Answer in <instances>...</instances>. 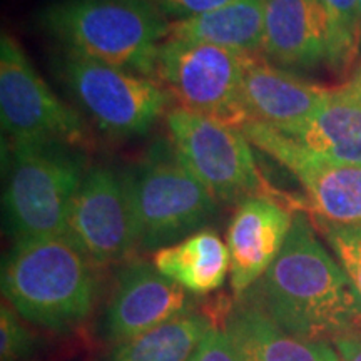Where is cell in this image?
<instances>
[{
    "label": "cell",
    "instance_id": "cell-1",
    "mask_svg": "<svg viewBox=\"0 0 361 361\" xmlns=\"http://www.w3.org/2000/svg\"><path fill=\"white\" fill-rule=\"evenodd\" d=\"M241 296L301 340L335 343L361 335V298L301 211L278 258Z\"/></svg>",
    "mask_w": 361,
    "mask_h": 361
},
{
    "label": "cell",
    "instance_id": "cell-2",
    "mask_svg": "<svg viewBox=\"0 0 361 361\" xmlns=\"http://www.w3.org/2000/svg\"><path fill=\"white\" fill-rule=\"evenodd\" d=\"M39 22L64 51L146 78L169 27L149 0H56Z\"/></svg>",
    "mask_w": 361,
    "mask_h": 361
},
{
    "label": "cell",
    "instance_id": "cell-3",
    "mask_svg": "<svg viewBox=\"0 0 361 361\" xmlns=\"http://www.w3.org/2000/svg\"><path fill=\"white\" fill-rule=\"evenodd\" d=\"M2 291L29 323L69 331L90 314L96 279L87 256L66 236L20 239L4 259Z\"/></svg>",
    "mask_w": 361,
    "mask_h": 361
},
{
    "label": "cell",
    "instance_id": "cell-4",
    "mask_svg": "<svg viewBox=\"0 0 361 361\" xmlns=\"http://www.w3.org/2000/svg\"><path fill=\"white\" fill-rule=\"evenodd\" d=\"M124 178L142 250L157 251L191 236L218 211L219 202L184 166L171 142L157 141Z\"/></svg>",
    "mask_w": 361,
    "mask_h": 361
},
{
    "label": "cell",
    "instance_id": "cell-5",
    "mask_svg": "<svg viewBox=\"0 0 361 361\" xmlns=\"http://www.w3.org/2000/svg\"><path fill=\"white\" fill-rule=\"evenodd\" d=\"M84 174L71 147L13 144L4 189L6 224L13 241L66 236L71 202Z\"/></svg>",
    "mask_w": 361,
    "mask_h": 361
},
{
    "label": "cell",
    "instance_id": "cell-6",
    "mask_svg": "<svg viewBox=\"0 0 361 361\" xmlns=\"http://www.w3.org/2000/svg\"><path fill=\"white\" fill-rule=\"evenodd\" d=\"M166 121L179 159L216 201L239 204L250 197L281 200L261 174L241 129L180 106L171 109Z\"/></svg>",
    "mask_w": 361,
    "mask_h": 361
},
{
    "label": "cell",
    "instance_id": "cell-7",
    "mask_svg": "<svg viewBox=\"0 0 361 361\" xmlns=\"http://www.w3.org/2000/svg\"><path fill=\"white\" fill-rule=\"evenodd\" d=\"M57 75L96 128L112 137L146 134L173 101L157 80L64 51Z\"/></svg>",
    "mask_w": 361,
    "mask_h": 361
},
{
    "label": "cell",
    "instance_id": "cell-8",
    "mask_svg": "<svg viewBox=\"0 0 361 361\" xmlns=\"http://www.w3.org/2000/svg\"><path fill=\"white\" fill-rule=\"evenodd\" d=\"M247 57L211 44L166 39L154 75L180 107L241 129L250 123L243 104Z\"/></svg>",
    "mask_w": 361,
    "mask_h": 361
},
{
    "label": "cell",
    "instance_id": "cell-9",
    "mask_svg": "<svg viewBox=\"0 0 361 361\" xmlns=\"http://www.w3.org/2000/svg\"><path fill=\"white\" fill-rule=\"evenodd\" d=\"M0 121L13 144L74 147L89 139L80 116L52 92L7 34L0 39Z\"/></svg>",
    "mask_w": 361,
    "mask_h": 361
},
{
    "label": "cell",
    "instance_id": "cell-10",
    "mask_svg": "<svg viewBox=\"0 0 361 361\" xmlns=\"http://www.w3.org/2000/svg\"><path fill=\"white\" fill-rule=\"evenodd\" d=\"M241 130L251 146L273 157L300 180L306 192V211L313 214V221L361 226V166L316 156L266 124L247 123Z\"/></svg>",
    "mask_w": 361,
    "mask_h": 361
},
{
    "label": "cell",
    "instance_id": "cell-11",
    "mask_svg": "<svg viewBox=\"0 0 361 361\" xmlns=\"http://www.w3.org/2000/svg\"><path fill=\"white\" fill-rule=\"evenodd\" d=\"M66 238L96 264L128 258L139 246L134 207L124 174L104 166L85 171L71 202Z\"/></svg>",
    "mask_w": 361,
    "mask_h": 361
},
{
    "label": "cell",
    "instance_id": "cell-12",
    "mask_svg": "<svg viewBox=\"0 0 361 361\" xmlns=\"http://www.w3.org/2000/svg\"><path fill=\"white\" fill-rule=\"evenodd\" d=\"M189 291L166 278L154 264L130 261L117 274V281L102 323V336L116 345L192 313Z\"/></svg>",
    "mask_w": 361,
    "mask_h": 361
},
{
    "label": "cell",
    "instance_id": "cell-13",
    "mask_svg": "<svg viewBox=\"0 0 361 361\" xmlns=\"http://www.w3.org/2000/svg\"><path fill=\"white\" fill-rule=\"evenodd\" d=\"M263 57L279 67L335 64V42L322 0H266Z\"/></svg>",
    "mask_w": 361,
    "mask_h": 361
},
{
    "label": "cell",
    "instance_id": "cell-14",
    "mask_svg": "<svg viewBox=\"0 0 361 361\" xmlns=\"http://www.w3.org/2000/svg\"><path fill=\"white\" fill-rule=\"evenodd\" d=\"M295 213L271 197L239 202L229 223L226 245L231 259V286L236 296L246 293L281 252Z\"/></svg>",
    "mask_w": 361,
    "mask_h": 361
},
{
    "label": "cell",
    "instance_id": "cell-15",
    "mask_svg": "<svg viewBox=\"0 0 361 361\" xmlns=\"http://www.w3.org/2000/svg\"><path fill=\"white\" fill-rule=\"evenodd\" d=\"M329 89L251 56L243 72V104L250 123L288 129L303 123L322 104Z\"/></svg>",
    "mask_w": 361,
    "mask_h": 361
},
{
    "label": "cell",
    "instance_id": "cell-16",
    "mask_svg": "<svg viewBox=\"0 0 361 361\" xmlns=\"http://www.w3.org/2000/svg\"><path fill=\"white\" fill-rule=\"evenodd\" d=\"M221 328L241 361H340L335 346L288 335L243 296L226 313Z\"/></svg>",
    "mask_w": 361,
    "mask_h": 361
},
{
    "label": "cell",
    "instance_id": "cell-17",
    "mask_svg": "<svg viewBox=\"0 0 361 361\" xmlns=\"http://www.w3.org/2000/svg\"><path fill=\"white\" fill-rule=\"evenodd\" d=\"M276 130L316 156L361 166V99L346 84L329 89L303 123Z\"/></svg>",
    "mask_w": 361,
    "mask_h": 361
},
{
    "label": "cell",
    "instance_id": "cell-18",
    "mask_svg": "<svg viewBox=\"0 0 361 361\" xmlns=\"http://www.w3.org/2000/svg\"><path fill=\"white\" fill-rule=\"evenodd\" d=\"M266 0H236L216 11L169 22L168 37L211 44L239 56H263Z\"/></svg>",
    "mask_w": 361,
    "mask_h": 361
},
{
    "label": "cell",
    "instance_id": "cell-19",
    "mask_svg": "<svg viewBox=\"0 0 361 361\" xmlns=\"http://www.w3.org/2000/svg\"><path fill=\"white\" fill-rule=\"evenodd\" d=\"M152 264L192 295H207L223 286L231 259L228 245L219 234L204 228L157 250Z\"/></svg>",
    "mask_w": 361,
    "mask_h": 361
},
{
    "label": "cell",
    "instance_id": "cell-20",
    "mask_svg": "<svg viewBox=\"0 0 361 361\" xmlns=\"http://www.w3.org/2000/svg\"><path fill=\"white\" fill-rule=\"evenodd\" d=\"M213 326L207 316L192 311L116 343L104 361H189Z\"/></svg>",
    "mask_w": 361,
    "mask_h": 361
},
{
    "label": "cell",
    "instance_id": "cell-21",
    "mask_svg": "<svg viewBox=\"0 0 361 361\" xmlns=\"http://www.w3.org/2000/svg\"><path fill=\"white\" fill-rule=\"evenodd\" d=\"M335 42L333 71L348 72L361 49L360 0H322Z\"/></svg>",
    "mask_w": 361,
    "mask_h": 361
},
{
    "label": "cell",
    "instance_id": "cell-22",
    "mask_svg": "<svg viewBox=\"0 0 361 361\" xmlns=\"http://www.w3.org/2000/svg\"><path fill=\"white\" fill-rule=\"evenodd\" d=\"M313 223L318 226L324 241L331 247L333 256L361 298V226H333L316 221Z\"/></svg>",
    "mask_w": 361,
    "mask_h": 361
},
{
    "label": "cell",
    "instance_id": "cell-23",
    "mask_svg": "<svg viewBox=\"0 0 361 361\" xmlns=\"http://www.w3.org/2000/svg\"><path fill=\"white\" fill-rule=\"evenodd\" d=\"M34 351V338L6 305L0 310V358L24 361Z\"/></svg>",
    "mask_w": 361,
    "mask_h": 361
},
{
    "label": "cell",
    "instance_id": "cell-24",
    "mask_svg": "<svg viewBox=\"0 0 361 361\" xmlns=\"http://www.w3.org/2000/svg\"><path fill=\"white\" fill-rule=\"evenodd\" d=\"M189 361H241L234 350L231 340L223 328L214 326L206 333L200 346Z\"/></svg>",
    "mask_w": 361,
    "mask_h": 361
},
{
    "label": "cell",
    "instance_id": "cell-25",
    "mask_svg": "<svg viewBox=\"0 0 361 361\" xmlns=\"http://www.w3.org/2000/svg\"><path fill=\"white\" fill-rule=\"evenodd\" d=\"M162 16L173 20L189 19V17L201 16V13L216 11V8L228 6L236 0H149Z\"/></svg>",
    "mask_w": 361,
    "mask_h": 361
},
{
    "label": "cell",
    "instance_id": "cell-26",
    "mask_svg": "<svg viewBox=\"0 0 361 361\" xmlns=\"http://www.w3.org/2000/svg\"><path fill=\"white\" fill-rule=\"evenodd\" d=\"M333 345L340 361H361V335L340 338Z\"/></svg>",
    "mask_w": 361,
    "mask_h": 361
},
{
    "label": "cell",
    "instance_id": "cell-27",
    "mask_svg": "<svg viewBox=\"0 0 361 361\" xmlns=\"http://www.w3.org/2000/svg\"><path fill=\"white\" fill-rule=\"evenodd\" d=\"M346 85H348V87L356 94V96L361 99V62H360V66L355 69L353 78L346 82Z\"/></svg>",
    "mask_w": 361,
    "mask_h": 361
},
{
    "label": "cell",
    "instance_id": "cell-28",
    "mask_svg": "<svg viewBox=\"0 0 361 361\" xmlns=\"http://www.w3.org/2000/svg\"><path fill=\"white\" fill-rule=\"evenodd\" d=\"M360 16H361V0H360Z\"/></svg>",
    "mask_w": 361,
    "mask_h": 361
}]
</instances>
